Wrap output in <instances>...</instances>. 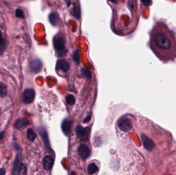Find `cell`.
<instances>
[{"label":"cell","mask_w":176,"mask_h":175,"mask_svg":"<svg viewBox=\"0 0 176 175\" xmlns=\"http://www.w3.org/2000/svg\"><path fill=\"white\" fill-rule=\"evenodd\" d=\"M153 41L156 49L160 50L161 53L167 54V57H168V54L173 52V49L176 48L171 32L165 28L156 30L153 34Z\"/></svg>","instance_id":"6da1fadb"},{"label":"cell","mask_w":176,"mask_h":175,"mask_svg":"<svg viewBox=\"0 0 176 175\" xmlns=\"http://www.w3.org/2000/svg\"><path fill=\"white\" fill-rule=\"evenodd\" d=\"M27 169L22 163V158L21 154H18L16 157L12 170L13 175H25Z\"/></svg>","instance_id":"7a4b0ae2"},{"label":"cell","mask_w":176,"mask_h":175,"mask_svg":"<svg viewBox=\"0 0 176 175\" xmlns=\"http://www.w3.org/2000/svg\"><path fill=\"white\" fill-rule=\"evenodd\" d=\"M53 45L55 49L57 52L60 55L63 56L65 54V41L64 38L60 35H56L53 39Z\"/></svg>","instance_id":"3957f363"},{"label":"cell","mask_w":176,"mask_h":175,"mask_svg":"<svg viewBox=\"0 0 176 175\" xmlns=\"http://www.w3.org/2000/svg\"><path fill=\"white\" fill-rule=\"evenodd\" d=\"M75 131L76 135L80 141L88 140L90 132L89 127H83L81 126H78L76 127Z\"/></svg>","instance_id":"277c9868"},{"label":"cell","mask_w":176,"mask_h":175,"mask_svg":"<svg viewBox=\"0 0 176 175\" xmlns=\"http://www.w3.org/2000/svg\"><path fill=\"white\" fill-rule=\"evenodd\" d=\"M36 96V93L34 89H27L24 91L23 95V101L25 104L32 103Z\"/></svg>","instance_id":"5b68a950"},{"label":"cell","mask_w":176,"mask_h":175,"mask_svg":"<svg viewBox=\"0 0 176 175\" xmlns=\"http://www.w3.org/2000/svg\"><path fill=\"white\" fill-rule=\"evenodd\" d=\"M118 126L120 131L124 132H127L131 130L132 125L131 121L128 119H121L118 122Z\"/></svg>","instance_id":"8992f818"},{"label":"cell","mask_w":176,"mask_h":175,"mask_svg":"<svg viewBox=\"0 0 176 175\" xmlns=\"http://www.w3.org/2000/svg\"><path fill=\"white\" fill-rule=\"evenodd\" d=\"M78 154L80 157L83 159H86L90 157L91 151L86 145L81 144L79 146L78 149Z\"/></svg>","instance_id":"52a82bcc"},{"label":"cell","mask_w":176,"mask_h":175,"mask_svg":"<svg viewBox=\"0 0 176 175\" xmlns=\"http://www.w3.org/2000/svg\"><path fill=\"white\" fill-rule=\"evenodd\" d=\"M43 67L41 61L38 59H35L31 61L29 64V67L31 71L34 73H38L41 70Z\"/></svg>","instance_id":"ba28073f"},{"label":"cell","mask_w":176,"mask_h":175,"mask_svg":"<svg viewBox=\"0 0 176 175\" xmlns=\"http://www.w3.org/2000/svg\"><path fill=\"white\" fill-rule=\"evenodd\" d=\"M141 139H142L143 144L145 148L148 150H152L155 148V143H153L151 140L145 135L144 134H142L141 135Z\"/></svg>","instance_id":"9c48e42d"},{"label":"cell","mask_w":176,"mask_h":175,"mask_svg":"<svg viewBox=\"0 0 176 175\" xmlns=\"http://www.w3.org/2000/svg\"><path fill=\"white\" fill-rule=\"evenodd\" d=\"M70 68V65L68 63L63 59H60L58 60L56 64V69L63 73H67L68 72Z\"/></svg>","instance_id":"30bf717a"},{"label":"cell","mask_w":176,"mask_h":175,"mask_svg":"<svg viewBox=\"0 0 176 175\" xmlns=\"http://www.w3.org/2000/svg\"><path fill=\"white\" fill-rule=\"evenodd\" d=\"M29 124V120L25 118H20L17 120L14 124V127L19 129H23Z\"/></svg>","instance_id":"8fae6325"},{"label":"cell","mask_w":176,"mask_h":175,"mask_svg":"<svg viewBox=\"0 0 176 175\" xmlns=\"http://www.w3.org/2000/svg\"><path fill=\"white\" fill-rule=\"evenodd\" d=\"M54 164V160L52 156L50 155L46 156L43 159V167L45 170L49 171L52 168Z\"/></svg>","instance_id":"7c38bea8"},{"label":"cell","mask_w":176,"mask_h":175,"mask_svg":"<svg viewBox=\"0 0 176 175\" xmlns=\"http://www.w3.org/2000/svg\"><path fill=\"white\" fill-rule=\"evenodd\" d=\"M71 123H72L71 121L68 119H65L62 122L61 128H62V132L65 135H68L70 132L71 129Z\"/></svg>","instance_id":"4fadbf2b"},{"label":"cell","mask_w":176,"mask_h":175,"mask_svg":"<svg viewBox=\"0 0 176 175\" xmlns=\"http://www.w3.org/2000/svg\"><path fill=\"white\" fill-rule=\"evenodd\" d=\"M49 21L53 26H58L60 22L59 16L56 13H52L49 15Z\"/></svg>","instance_id":"5bb4252c"},{"label":"cell","mask_w":176,"mask_h":175,"mask_svg":"<svg viewBox=\"0 0 176 175\" xmlns=\"http://www.w3.org/2000/svg\"><path fill=\"white\" fill-rule=\"evenodd\" d=\"M38 131H39L40 135L42 137V139L44 141V145H45L46 147L47 148H50V143H49V139H48V136H47V131L43 129H40Z\"/></svg>","instance_id":"9a60e30c"},{"label":"cell","mask_w":176,"mask_h":175,"mask_svg":"<svg viewBox=\"0 0 176 175\" xmlns=\"http://www.w3.org/2000/svg\"><path fill=\"white\" fill-rule=\"evenodd\" d=\"M99 171V168L95 163H91L88 165V172L89 175H93Z\"/></svg>","instance_id":"2e32d148"},{"label":"cell","mask_w":176,"mask_h":175,"mask_svg":"<svg viewBox=\"0 0 176 175\" xmlns=\"http://www.w3.org/2000/svg\"><path fill=\"white\" fill-rule=\"evenodd\" d=\"M27 137L29 141L34 142L37 137V135L32 129H29L27 131Z\"/></svg>","instance_id":"e0dca14e"},{"label":"cell","mask_w":176,"mask_h":175,"mask_svg":"<svg viewBox=\"0 0 176 175\" xmlns=\"http://www.w3.org/2000/svg\"><path fill=\"white\" fill-rule=\"evenodd\" d=\"M7 95V88L5 85L2 82H0V96L5 97Z\"/></svg>","instance_id":"ac0fdd59"},{"label":"cell","mask_w":176,"mask_h":175,"mask_svg":"<svg viewBox=\"0 0 176 175\" xmlns=\"http://www.w3.org/2000/svg\"><path fill=\"white\" fill-rule=\"evenodd\" d=\"M72 14L74 16L75 18L79 19L80 18V8L79 5L77 6L74 7L72 11Z\"/></svg>","instance_id":"d6986e66"},{"label":"cell","mask_w":176,"mask_h":175,"mask_svg":"<svg viewBox=\"0 0 176 175\" xmlns=\"http://www.w3.org/2000/svg\"><path fill=\"white\" fill-rule=\"evenodd\" d=\"M81 75L83 77L86 78H91V72H90L89 70L86 68H83L81 69Z\"/></svg>","instance_id":"ffe728a7"},{"label":"cell","mask_w":176,"mask_h":175,"mask_svg":"<svg viewBox=\"0 0 176 175\" xmlns=\"http://www.w3.org/2000/svg\"><path fill=\"white\" fill-rule=\"evenodd\" d=\"M66 102L69 105L72 106L74 105L75 102V99L74 96L72 95H68L66 97Z\"/></svg>","instance_id":"44dd1931"},{"label":"cell","mask_w":176,"mask_h":175,"mask_svg":"<svg viewBox=\"0 0 176 175\" xmlns=\"http://www.w3.org/2000/svg\"><path fill=\"white\" fill-rule=\"evenodd\" d=\"M73 59L76 63L79 64L80 63V56H79V52L78 50H76L74 52L73 55Z\"/></svg>","instance_id":"7402d4cb"},{"label":"cell","mask_w":176,"mask_h":175,"mask_svg":"<svg viewBox=\"0 0 176 175\" xmlns=\"http://www.w3.org/2000/svg\"><path fill=\"white\" fill-rule=\"evenodd\" d=\"M16 16L17 18H21V19H24L25 18V14H24L23 11L22 10V9H19V8L16 9Z\"/></svg>","instance_id":"603a6c76"},{"label":"cell","mask_w":176,"mask_h":175,"mask_svg":"<svg viewBox=\"0 0 176 175\" xmlns=\"http://www.w3.org/2000/svg\"><path fill=\"white\" fill-rule=\"evenodd\" d=\"M5 46V41L2 35V32L0 31V47H4Z\"/></svg>","instance_id":"cb8c5ba5"},{"label":"cell","mask_w":176,"mask_h":175,"mask_svg":"<svg viewBox=\"0 0 176 175\" xmlns=\"http://www.w3.org/2000/svg\"><path fill=\"white\" fill-rule=\"evenodd\" d=\"M91 114H89V115H88V116L84 119L83 122L85 123H87V122H88L89 121L91 120Z\"/></svg>","instance_id":"d4e9b609"},{"label":"cell","mask_w":176,"mask_h":175,"mask_svg":"<svg viewBox=\"0 0 176 175\" xmlns=\"http://www.w3.org/2000/svg\"><path fill=\"white\" fill-rule=\"evenodd\" d=\"M95 140L94 141V143L96 145H99L101 144V140L99 139V138L96 137L95 138Z\"/></svg>","instance_id":"484cf974"},{"label":"cell","mask_w":176,"mask_h":175,"mask_svg":"<svg viewBox=\"0 0 176 175\" xmlns=\"http://www.w3.org/2000/svg\"><path fill=\"white\" fill-rule=\"evenodd\" d=\"M5 170L4 168H0V175H5Z\"/></svg>","instance_id":"4316f807"},{"label":"cell","mask_w":176,"mask_h":175,"mask_svg":"<svg viewBox=\"0 0 176 175\" xmlns=\"http://www.w3.org/2000/svg\"><path fill=\"white\" fill-rule=\"evenodd\" d=\"M4 134H5V131H3L2 132H0V141H1L2 139L3 138Z\"/></svg>","instance_id":"83f0119b"},{"label":"cell","mask_w":176,"mask_h":175,"mask_svg":"<svg viewBox=\"0 0 176 175\" xmlns=\"http://www.w3.org/2000/svg\"><path fill=\"white\" fill-rule=\"evenodd\" d=\"M71 175H76V174L75 173V172H72V173H71Z\"/></svg>","instance_id":"f1b7e54d"}]
</instances>
